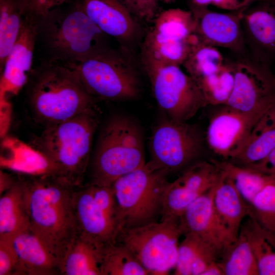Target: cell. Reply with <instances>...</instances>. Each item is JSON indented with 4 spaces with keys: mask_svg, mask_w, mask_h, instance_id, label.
<instances>
[{
    "mask_svg": "<svg viewBox=\"0 0 275 275\" xmlns=\"http://www.w3.org/2000/svg\"><path fill=\"white\" fill-rule=\"evenodd\" d=\"M207 105H224L227 103L234 85L232 63L224 64L216 72L197 83Z\"/></svg>",
    "mask_w": 275,
    "mask_h": 275,
    "instance_id": "obj_32",
    "label": "cell"
},
{
    "mask_svg": "<svg viewBox=\"0 0 275 275\" xmlns=\"http://www.w3.org/2000/svg\"><path fill=\"white\" fill-rule=\"evenodd\" d=\"M275 5V0H268Z\"/></svg>",
    "mask_w": 275,
    "mask_h": 275,
    "instance_id": "obj_44",
    "label": "cell"
},
{
    "mask_svg": "<svg viewBox=\"0 0 275 275\" xmlns=\"http://www.w3.org/2000/svg\"><path fill=\"white\" fill-rule=\"evenodd\" d=\"M30 220V231L58 259L79 234L74 205L76 186L48 173L19 174Z\"/></svg>",
    "mask_w": 275,
    "mask_h": 275,
    "instance_id": "obj_1",
    "label": "cell"
},
{
    "mask_svg": "<svg viewBox=\"0 0 275 275\" xmlns=\"http://www.w3.org/2000/svg\"><path fill=\"white\" fill-rule=\"evenodd\" d=\"M104 35L78 3L68 10L56 8L38 15V39L50 60L66 65L80 62L105 47Z\"/></svg>",
    "mask_w": 275,
    "mask_h": 275,
    "instance_id": "obj_4",
    "label": "cell"
},
{
    "mask_svg": "<svg viewBox=\"0 0 275 275\" xmlns=\"http://www.w3.org/2000/svg\"><path fill=\"white\" fill-rule=\"evenodd\" d=\"M267 174L275 175V148L254 168Z\"/></svg>",
    "mask_w": 275,
    "mask_h": 275,
    "instance_id": "obj_39",
    "label": "cell"
},
{
    "mask_svg": "<svg viewBox=\"0 0 275 275\" xmlns=\"http://www.w3.org/2000/svg\"><path fill=\"white\" fill-rule=\"evenodd\" d=\"M18 263L12 240L0 239V275H15Z\"/></svg>",
    "mask_w": 275,
    "mask_h": 275,
    "instance_id": "obj_36",
    "label": "cell"
},
{
    "mask_svg": "<svg viewBox=\"0 0 275 275\" xmlns=\"http://www.w3.org/2000/svg\"><path fill=\"white\" fill-rule=\"evenodd\" d=\"M245 9L222 13L212 11L207 6L194 5L191 11L195 21V34L198 41L243 55L246 44L241 19Z\"/></svg>",
    "mask_w": 275,
    "mask_h": 275,
    "instance_id": "obj_15",
    "label": "cell"
},
{
    "mask_svg": "<svg viewBox=\"0 0 275 275\" xmlns=\"http://www.w3.org/2000/svg\"><path fill=\"white\" fill-rule=\"evenodd\" d=\"M274 75H275V74H274Z\"/></svg>",
    "mask_w": 275,
    "mask_h": 275,
    "instance_id": "obj_45",
    "label": "cell"
},
{
    "mask_svg": "<svg viewBox=\"0 0 275 275\" xmlns=\"http://www.w3.org/2000/svg\"><path fill=\"white\" fill-rule=\"evenodd\" d=\"M179 243L175 274L202 275L219 255L211 245L190 233H185Z\"/></svg>",
    "mask_w": 275,
    "mask_h": 275,
    "instance_id": "obj_26",
    "label": "cell"
},
{
    "mask_svg": "<svg viewBox=\"0 0 275 275\" xmlns=\"http://www.w3.org/2000/svg\"><path fill=\"white\" fill-rule=\"evenodd\" d=\"M240 230L249 242L259 275H275V239L249 216L242 223Z\"/></svg>",
    "mask_w": 275,
    "mask_h": 275,
    "instance_id": "obj_28",
    "label": "cell"
},
{
    "mask_svg": "<svg viewBox=\"0 0 275 275\" xmlns=\"http://www.w3.org/2000/svg\"><path fill=\"white\" fill-rule=\"evenodd\" d=\"M169 175L148 162L113 184L120 230L155 222L161 216Z\"/></svg>",
    "mask_w": 275,
    "mask_h": 275,
    "instance_id": "obj_6",
    "label": "cell"
},
{
    "mask_svg": "<svg viewBox=\"0 0 275 275\" xmlns=\"http://www.w3.org/2000/svg\"><path fill=\"white\" fill-rule=\"evenodd\" d=\"M166 4H171L175 2L176 0H160Z\"/></svg>",
    "mask_w": 275,
    "mask_h": 275,
    "instance_id": "obj_43",
    "label": "cell"
},
{
    "mask_svg": "<svg viewBox=\"0 0 275 275\" xmlns=\"http://www.w3.org/2000/svg\"><path fill=\"white\" fill-rule=\"evenodd\" d=\"M204 145V138L197 126L166 116L153 130L149 162L169 174L184 170L198 161Z\"/></svg>",
    "mask_w": 275,
    "mask_h": 275,
    "instance_id": "obj_10",
    "label": "cell"
},
{
    "mask_svg": "<svg viewBox=\"0 0 275 275\" xmlns=\"http://www.w3.org/2000/svg\"><path fill=\"white\" fill-rule=\"evenodd\" d=\"M78 3L105 35L125 46L138 40L141 25L121 0H79Z\"/></svg>",
    "mask_w": 275,
    "mask_h": 275,
    "instance_id": "obj_17",
    "label": "cell"
},
{
    "mask_svg": "<svg viewBox=\"0 0 275 275\" xmlns=\"http://www.w3.org/2000/svg\"><path fill=\"white\" fill-rule=\"evenodd\" d=\"M183 235L181 218L169 217L160 222L122 228L116 242L125 246L149 274L165 275L175 268L179 240Z\"/></svg>",
    "mask_w": 275,
    "mask_h": 275,
    "instance_id": "obj_9",
    "label": "cell"
},
{
    "mask_svg": "<svg viewBox=\"0 0 275 275\" xmlns=\"http://www.w3.org/2000/svg\"><path fill=\"white\" fill-rule=\"evenodd\" d=\"M212 189L213 187L191 203L180 218L184 234L190 233L200 238L214 248L220 256L234 240L214 211Z\"/></svg>",
    "mask_w": 275,
    "mask_h": 275,
    "instance_id": "obj_19",
    "label": "cell"
},
{
    "mask_svg": "<svg viewBox=\"0 0 275 275\" xmlns=\"http://www.w3.org/2000/svg\"><path fill=\"white\" fill-rule=\"evenodd\" d=\"M243 11L242 27L245 44L255 60L266 62L275 56V5L268 0Z\"/></svg>",
    "mask_w": 275,
    "mask_h": 275,
    "instance_id": "obj_20",
    "label": "cell"
},
{
    "mask_svg": "<svg viewBox=\"0 0 275 275\" xmlns=\"http://www.w3.org/2000/svg\"><path fill=\"white\" fill-rule=\"evenodd\" d=\"M259 118L224 105L209 121L206 143L215 154L230 160L242 151Z\"/></svg>",
    "mask_w": 275,
    "mask_h": 275,
    "instance_id": "obj_14",
    "label": "cell"
},
{
    "mask_svg": "<svg viewBox=\"0 0 275 275\" xmlns=\"http://www.w3.org/2000/svg\"><path fill=\"white\" fill-rule=\"evenodd\" d=\"M12 242L18 258L15 275L60 274L58 259L30 230L16 235Z\"/></svg>",
    "mask_w": 275,
    "mask_h": 275,
    "instance_id": "obj_22",
    "label": "cell"
},
{
    "mask_svg": "<svg viewBox=\"0 0 275 275\" xmlns=\"http://www.w3.org/2000/svg\"><path fill=\"white\" fill-rule=\"evenodd\" d=\"M67 0H20L25 12L41 15L58 8Z\"/></svg>",
    "mask_w": 275,
    "mask_h": 275,
    "instance_id": "obj_37",
    "label": "cell"
},
{
    "mask_svg": "<svg viewBox=\"0 0 275 275\" xmlns=\"http://www.w3.org/2000/svg\"><path fill=\"white\" fill-rule=\"evenodd\" d=\"M96 106L48 125L30 145L45 161L48 173L78 186L83 185L94 134L99 123Z\"/></svg>",
    "mask_w": 275,
    "mask_h": 275,
    "instance_id": "obj_3",
    "label": "cell"
},
{
    "mask_svg": "<svg viewBox=\"0 0 275 275\" xmlns=\"http://www.w3.org/2000/svg\"><path fill=\"white\" fill-rule=\"evenodd\" d=\"M194 5L199 6H207L212 4V0H191Z\"/></svg>",
    "mask_w": 275,
    "mask_h": 275,
    "instance_id": "obj_42",
    "label": "cell"
},
{
    "mask_svg": "<svg viewBox=\"0 0 275 275\" xmlns=\"http://www.w3.org/2000/svg\"><path fill=\"white\" fill-rule=\"evenodd\" d=\"M254 0H212V5L229 11H236L246 9Z\"/></svg>",
    "mask_w": 275,
    "mask_h": 275,
    "instance_id": "obj_38",
    "label": "cell"
},
{
    "mask_svg": "<svg viewBox=\"0 0 275 275\" xmlns=\"http://www.w3.org/2000/svg\"><path fill=\"white\" fill-rule=\"evenodd\" d=\"M217 263L223 275H259L257 262L243 232L220 255Z\"/></svg>",
    "mask_w": 275,
    "mask_h": 275,
    "instance_id": "obj_27",
    "label": "cell"
},
{
    "mask_svg": "<svg viewBox=\"0 0 275 275\" xmlns=\"http://www.w3.org/2000/svg\"><path fill=\"white\" fill-rule=\"evenodd\" d=\"M25 87L33 118L44 127L96 106L76 70L50 59L32 69Z\"/></svg>",
    "mask_w": 275,
    "mask_h": 275,
    "instance_id": "obj_2",
    "label": "cell"
},
{
    "mask_svg": "<svg viewBox=\"0 0 275 275\" xmlns=\"http://www.w3.org/2000/svg\"><path fill=\"white\" fill-rule=\"evenodd\" d=\"M221 172L216 159L198 161L183 170L166 185L161 218L181 217L191 203L214 186Z\"/></svg>",
    "mask_w": 275,
    "mask_h": 275,
    "instance_id": "obj_13",
    "label": "cell"
},
{
    "mask_svg": "<svg viewBox=\"0 0 275 275\" xmlns=\"http://www.w3.org/2000/svg\"><path fill=\"white\" fill-rule=\"evenodd\" d=\"M234 85L226 104L260 117L275 105V75L266 62L241 59L232 63Z\"/></svg>",
    "mask_w": 275,
    "mask_h": 275,
    "instance_id": "obj_12",
    "label": "cell"
},
{
    "mask_svg": "<svg viewBox=\"0 0 275 275\" xmlns=\"http://www.w3.org/2000/svg\"><path fill=\"white\" fill-rule=\"evenodd\" d=\"M217 162L230 178L249 208L255 197L272 175L252 168L236 164L229 160H217Z\"/></svg>",
    "mask_w": 275,
    "mask_h": 275,
    "instance_id": "obj_30",
    "label": "cell"
},
{
    "mask_svg": "<svg viewBox=\"0 0 275 275\" xmlns=\"http://www.w3.org/2000/svg\"><path fill=\"white\" fill-rule=\"evenodd\" d=\"M275 148V105L264 113L254 125L242 151L229 160L254 168Z\"/></svg>",
    "mask_w": 275,
    "mask_h": 275,
    "instance_id": "obj_23",
    "label": "cell"
},
{
    "mask_svg": "<svg viewBox=\"0 0 275 275\" xmlns=\"http://www.w3.org/2000/svg\"><path fill=\"white\" fill-rule=\"evenodd\" d=\"M145 71L154 97L168 118L187 122L207 105L196 82L180 66H163Z\"/></svg>",
    "mask_w": 275,
    "mask_h": 275,
    "instance_id": "obj_11",
    "label": "cell"
},
{
    "mask_svg": "<svg viewBox=\"0 0 275 275\" xmlns=\"http://www.w3.org/2000/svg\"><path fill=\"white\" fill-rule=\"evenodd\" d=\"M74 205L79 234L102 248L116 242L119 225L95 201L89 183L76 187Z\"/></svg>",
    "mask_w": 275,
    "mask_h": 275,
    "instance_id": "obj_18",
    "label": "cell"
},
{
    "mask_svg": "<svg viewBox=\"0 0 275 275\" xmlns=\"http://www.w3.org/2000/svg\"><path fill=\"white\" fill-rule=\"evenodd\" d=\"M38 40V15L24 14L20 33L1 70V92L16 94L25 87L32 70L34 51Z\"/></svg>",
    "mask_w": 275,
    "mask_h": 275,
    "instance_id": "obj_16",
    "label": "cell"
},
{
    "mask_svg": "<svg viewBox=\"0 0 275 275\" xmlns=\"http://www.w3.org/2000/svg\"><path fill=\"white\" fill-rule=\"evenodd\" d=\"M224 64V58L216 47L198 41L193 45L182 65L197 84L216 72Z\"/></svg>",
    "mask_w": 275,
    "mask_h": 275,
    "instance_id": "obj_31",
    "label": "cell"
},
{
    "mask_svg": "<svg viewBox=\"0 0 275 275\" xmlns=\"http://www.w3.org/2000/svg\"><path fill=\"white\" fill-rule=\"evenodd\" d=\"M131 13L147 22L153 21L158 9V0H121Z\"/></svg>",
    "mask_w": 275,
    "mask_h": 275,
    "instance_id": "obj_35",
    "label": "cell"
},
{
    "mask_svg": "<svg viewBox=\"0 0 275 275\" xmlns=\"http://www.w3.org/2000/svg\"><path fill=\"white\" fill-rule=\"evenodd\" d=\"M76 70L94 98L111 101L136 98L141 91L137 72L125 55L107 47L82 61L67 65Z\"/></svg>",
    "mask_w": 275,
    "mask_h": 275,
    "instance_id": "obj_8",
    "label": "cell"
},
{
    "mask_svg": "<svg viewBox=\"0 0 275 275\" xmlns=\"http://www.w3.org/2000/svg\"><path fill=\"white\" fill-rule=\"evenodd\" d=\"M249 216L275 239V175H271L253 200Z\"/></svg>",
    "mask_w": 275,
    "mask_h": 275,
    "instance_id": "obj_34",
    "label": "cell"
},
{
    "mask_svg": "<svg viewBox=\"0 0 275 275\" xmlns=\"http://www.w3.org/2000/svg\"><path fill=\"white\" fill-rule=\"evenodd\" d=\"M102 275H147L149 272L124 245L116 242L104 250Z\"/></svg>",
    "mask_w": 275,
    "mask_h": 275,
    "instance_id": "obj_33",
    "label": "cell"
},
{
    "mask_svg": "<svg viewBox=\"0 0 275 275\" xmlns=\"http://www.w3.org/2000/svg\"><path fill=\"white\" fill-rule=\"evenodd\" d=\"M0 195H2L9 189L16 182L17 175L9 174L1 171Z\"/></svg>",
    "mask_w": 275,
    "mask_h": 275,
    "instance_id": "obj_40",
    "label": "cell"
},
{
    "mask_svg": "<svg viewBox=\"0 0 275 275\" xmlns=\"http://www.w3.org/2000/svg\"><path fill=\"white\" fill-rule=\"evenodd\" d=\"M202 275H223V273L216 261L211 263Z\"/></svg>",
    "mask_w": 275,
    "mask_h": 275,
    "instance_id": "obj_41",
    "label": "cell"
},
{
    "mask_svg": "<svg viewBox=\"0 0 275 275\" xmlns=\"http://www.w3.org/2000/svg\"><path fill=\"white\" fill-rule=\"evenodd\" d=\"M146 164L143 134L137 123L116 115L103 126L91 164L89 183L112 186Z\"/></svg>",
    "mask_w": 275,
    "mask_h": 275,
    "instance_id": "obj_5",
    "label": "cell"
},
{
    "mask_svg": "<svg viewBox=\"0 0 275 275\" xmlns=\"http://www.w3.org/2000/svg\"><path fill=\"white\" fill-rule=\"evenodd\" d=\"M104 249L78 234L60 262V274L102 275Z\"/></svg>",
    "mask_w": 275,
    "mask_h": 275,
    "instance_id": "obj_24",
    "label": "cell"
},
{
    "mask_svg": "<svg viewBox=\"0 0 275 275\" xmlns=\"http://www.w3.org/2000/svg\"><path fill=\"white\" fill-rule=\"evenodd\" d=\"M221 169L213 187L212 204L218 219L234 241L244 219L249 215L250 208L226 172Z\"/></svg>",
    "mask_w": 275,
    "mask_h": 275,
    "instance_id": "obj_21",
    "label": "cell"
},
{
    "mask_svg": "<svg viewBox=\"0 0 275 275\" xmlns=\"http://www.w3.org/2000/svg\"><path fill=\"white\" fill-rule=\"evenodd\" d=\"M144 39L141 61L145 70L163 66H180L198 41L191 10L172 8L158 13Z\"/></svg>",
    "mask_w": 275,
    "mask_h": 275,
    "instance_id": "obj_7",
    "label": "cell"
},
{
    "mask_svg": "<svg viewBox=\"0 0 275 275\" xmlns=\"http://www.w3.org/2000/svg\"><path fill=\"white\" fill-rule=\"evenodd\" d=\"M15 183L1 195L0 239L12 240L30 230V220L23 183L19 174Z\"/></svg>",
    "mask_w": 275,
    "mask_h": 275,
    "instance_id": "obj_25",
    "label": "cell"
},
{
    "mask_svg": "<svg viewBox=\"0 0 275 275\" xmlns=\"http://www.w3.org/2000/svg\"><path fill=\"white\" fill-rule=\"evenodd\" d=\"M24 10L20 0H0V68L21 31Z\"/></svg>",
    "mask_w": 275,
    "mask_h": 275,
    "instance_id": "obj_29",
    "label": "cell"
}]
</instances>
